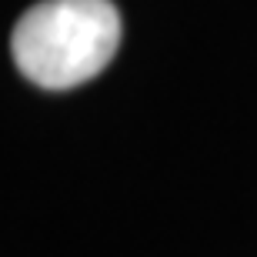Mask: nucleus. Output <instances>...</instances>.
Here are the masks:
<instances>
[{
    "label": "nucleus",
    "instance_id": "obj_1",
    "mask_svg": "<svg viewBox=\"0 0 257 257\" xmlns=\"http://www.w3.org/2000/svg\"><path fill=\"white\" fill-rule=\"evenodd\" d=\"M120 44V14L110 0H40L17 20L10 50L27 80L67 90L94 80Z\"/></svg>",
    "mask_w": 257,
    "mask_h": 257
}]
</instances>
